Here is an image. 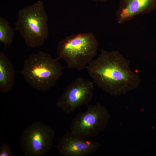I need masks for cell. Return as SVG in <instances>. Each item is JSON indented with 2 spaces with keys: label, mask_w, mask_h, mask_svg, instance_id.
<instances>
[{
  "label": "cell",
  "mask_w": 156,
  "mask_h": 156,
  "mask_svg": "<svg viewBox=\"0 0 156 156\" xmlns=\"http://www.w3.org/2000/svg\"><path fill=\"white\" fill-rule=\"evenodd\" d=\"M130 63L119 51L103 49L86 68L94 83L116 96L137 89L140 84V77L131 70Z\"/></svg>",
  "instance_id": "1"
},
{
  "label": "cell",
  "mask_w": 156,
  "mask_h": 156,
  "mask_svg": "<svg viewBox=\"0 0 156 156\" xmlns=\"http://www.w3.org/2000/svg\"><path fill=\"white\" fill-rule=\"evenodd\" d=\"M62 68L58 59L40 51L32 53L25 60L20 73L32 87L45 91L55 85L63 74Z\"/></svg>",
  "instance_id": "2"
},
{
  "label": "cell",
  "mask_w": 156,
  "mask_h": 156,
  "mask_svg": "<svg viewBox=\"0 0 156 156\" xmlns=\"http://www.w3.org/2000/svg\"><path fill=\"white\" fill-rule=\"evenodd\" d=\"M48 18L43 2L38 0L18 11L15 29L26 45L32 48L40 47L48 38Z\"/></svg>",
  "instance_id": "3"
},
{
  "label": "cell",
  "mask_w": 156,
  "mask_h": 156,
  "mask_svg": "<svg viewBox=\"0 0 156 156\" xmlns=\"http://www.w3.org/2000/svg\"><path fill=\"white\" fill-rule=\"evenodd\" d=\"M99 43L91 33L72 34L59 41L57 53L67 67L80 70L86 68L96 55Z\"/></svg>",
  "instance_id": "4"
},
{
  "label": "cell",
  "mask_w": 156,
  "mask_h": 156,
  "mask_svg": "<svg viewBox=\"0 0 156 156\" xmlns=\"http://www.w3.org/2000/svg\"><path fill=\"white\" fill-rule=\"evenodd\" d=\"M107 109L99 103L88 106L84 112H80L72 121L71 132L86 138L96 136L105 129L109 118Z\"/></svg>",
  "instance_id": "5"
},
{
  "label": "cell",
  "mask_w": 156,
  "mask_h": 156,
  "mask_svg": "<svg viewBox=\"0 0 156 156\" xmlns=\"http://www.w3.org/2000/svg\"><path fill=\"white\" fill-rule=\"evenodd\" d=\"M55 135L54 130L50 126L41 122H34L27 127L19 140L25 155H44L52 147Z\"/></svg>",
  "instance_id": "6"
},
{
  "label": "cell",
  "mask_w": 156,
  "mask_h": 156,
  "mask_svg": "<svg viewBox=\"0 0 156 156\" xmlns=\"http://www.w3.org/2000/svg\"><path fill=\"white\" fill-rule=\"evenodd\" d=\"M94 83L89 79L78 77L60 96L56 103L57 107L68 114L83 105H88L92 99Z\"/></svg>",
  "instance_id": "7"
},
{
  "label": "cell",
  "mask_w": 156,
  "mask_h": 156,
  "mask_svg": "<svg viewBox=\"0 0 156 156\" xmlns=\"http://www.w3.org/2000/svg\"><path fill=\"white\" fill-rule=\"evenodd\" d=\"M101 146L95 141L84 138L70 132L64 134L60 139L57 149L63 156H88Z\"/></svg>",
  "instance_id": "8"
},
{
  "label": "cell",
  "mask_w": 156,
  "mask_h": 156,
  "mask_svg": "<svg viewBox=\"0 0 156 156\" xmlns=\"http://www.w3.org/2000/svg\"><path fill=\"white\" fill-rule=\"evenodd\" d=\"M156 9V0H120L116 15L118 24L130 21L135 16Z\"/></svg>",
  "instance_id": "9"
},
{
  "label": "cell",
  "mask_w": 156,
  "mask_h": 156,
  "mask_svg": "<svg viewBox=\"0 0 156 156\" xmlns=\"http://www.w3.org/2000/svg\"><path fill=\"white\" fill-rule=\"evenodd\" d=\"M15 71L10 60L3 51L0 52V91L4 93L10 91L14 83Z\"/></svg>",
  "instance_id": "10"
},
{
  "label": "cell",
  "mask_w": 156,
  "mask_h": 156,
  "mask_svg": "<svg viewBox=\"0 0 156 156\" xmlns=\"http://www.w3.org/2000/svg\"><path fill=\"white\" fill-rule=\"evenodd\" d=\"M14 36L13 29L10 26L8 21L0 16V41L5 47H9L12 44Z\"/></svg>",
  "instance_id": "11"
},
{
  "label": "cell",
  "mask_w": 156,
  "mask_h": 156,
  "mask_svg": "<svg viewBox=\"0 0 156 156\" xmlns=\"http://www.w3.org/2000/svg\"><path fill=\"white\" fill-rule=\"evenodd\" d=\"M0 148V156H12L13 153L11 151L8 145L6 143H1Z\"/></svg>",
  "instance_id": "12"
},
{
  "label": "cell",
  "mask_w": 156,
  "mask_h": 156,
  "mask_svg": "<svg viewBox=\"0 0 156 156\" xmlns=\"http://www.w3.org/2000/svg\"><path fill=\"white\" fill-rule=\"evenodd\" d=\"M93 1L99 2H105L109 0H90Z\"/></svg>",
  "instance_id": "13"
}]
</instances>
